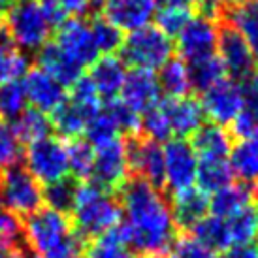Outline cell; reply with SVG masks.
<instances>
[{"mask_svg": "<svg viewBox=\"0 0 258 258\" xmlns=\"http://www.w3.org/2000/svg\"><path fill=\"white\" fill-rule=\"evenodd\" d=\"M104 108L108 109V113L111 115L113 122L117 124V128L121 134H130L136 136L142 126V115H138L134 109H130L121 98H115L111 102H106Z\"/></svg>", "mask_w": 258, "mask_h": 258, "instance_id": "obj_43", "label": "cell"}, {"mask_svg": "<svg viewBox=\"0 0 258 258\" xmlns=\"http://www.w3.org/2000/svg\"><path fill=\"white\" fill-rule=\"evenodd\" d=\"M194 153L198 158H228L232 140L226 130L219 124H204L192 136Z\"/></svg>", "mask_w": 258, "mask_h": 258, "instance_id": "obj_25", "label": "cell"}, {"mask_svg": "<svg viewBox=\"0 0 258 258\" xmlns=\"http://www.w3.org/2000/svg\"><path fill=\"white\" fill-rule=\"evenodd\" d=\"M70 213L79 236H102L121 224V204L113 194L91 181L78 185Z\"/></svg>", "mask_w": 258, "mask_h": 258, "instance_id": "obj_3", "label": "cell"}, {"mask_svg": "<svg viewBox=\"0 0 258 258\" xmlns=\"http://www.w3.org/2000/svg\"><path fill=\"white\" fill-rule=\"evenodd\" d=\"M217 38H219V29L215 21L202 15L192 17L177 34V51L181 60H185L186 64H192L202 58L215 55Z\"/></svg>", "mask_w": 258, "mask_h": 258, "instance_id": "obj_12", "label": "cell"}, {"mask_svg": "<svg viewBox=\"0 0 258 258\" xmlns=\"http://www.w3.org/2000/svg\"><path fill=\"white\" fill-rule=\"evenodd\" d=\"M160 106L168 117L172 136L186 140V138H192L204 126L206 115H204L202 104L196 98H190V96L168 98V100L160 102Z\"/></svg>", "mask_w": 258, "mask_h": 258, "instance_id": "obj_18", "label": "cell"}, {"mask_svg": "<svg viewBox=\"0 0 258 258\" xmlns=\"http://www.w3.org/2000/svg\"><path fill=\"white\" fill-rule=\"evenodd\" d=\"M15 136L21 144H34L38 140L51 136V122L49 117L34 108H27L19 117L10 121Z\"/></svg>", "mask_w": 258, "mask_h": 258, "instance_id": "obj_30", "label": "cell"}, {"mask_svg": "<svg viewBox=\"0 0 258 258\" xmlns=\"http://www.w3.org/2000/svg\"><path fill=\"white\" fill-rule=\"evenodd\" d=\"M119 98L130 109H134L138 115L145 113L147 109L160 104L162 93H160V85H158L155 72L132 70L130 74H126V79H124V85L121 89Z\"/></svg>", "mask_w": 258, "mask_h": 258, "instance_id": "obj_17", "label": "cell"}, {"mask_svg": "<svg viewBox=\"0 0 258 258\" xmlns=\"http://www.w3.org/2000/svg\"><path fill=\"white\" fill-rule=\"evenodd\" d=\"M89 25H91V32H93L94 43L98 47V53L113 55L115 51L121 49L124 38H122V32L115 25L106 21L104 17H94Z\"/></svg>", "mask_w": 258, "mask_h": 258, "instance_id": "obj_39", "label": "cell"}, {"mask_svg": "<svg viewBox=\"0 0 258 258\" xmlns=\"http://www.w3.org/2000/svg\"><path fill=\"white\" fill-rule=\"evenodd\" d=\"M172 215L177 228H188L192 230L204 217L209 213V198L208 194L198 190L196 186L185 192L173 194Z\"/></svg>", "mask_w": 258, "mask_h": 258, "instance_id": "obj_20", "label": "cell"}, {"mask_svg": "<svg viewBox=\"0 0 258 258\" xmlns=\"http://www.w3.org/2000/svg\"><path fill=\"white\" fill-rule=\"evenodd\" d=\"M157 27L166 36H177L183 27L194 17V10L188 6H162L157 14Z\"/></svg>", "mask_w": 258, "mask_h": 258, "instance_id": "obj_41", "label": "cell"}, {"mask_svg": "<svg viewBox=\"0 0 258 258\" xmlns=\"http://www.w3.org/2000/svg\"><path fill=\"white\" fill-rule=\"evenodd\" d=\"M76 188H78V185L72 179L66 177V179H60L57 183H51V185L45 186L43 200L47 202V208L66 213V211H70V208H72Z\"/></svg>", "mask_w": 258, "mask_h": 258, "instance_id": "obj_45", "label": "cell"}, {"mask_svg": "<svg viewBox=\"0 0 258 258\" xmlns=\"http://www.w3.org/2000/svg\"><path fill=\"white\" fill-rule=\"evenodd\" d=\"M29 72V57L15 47L8 32L0 30V85L23 79Z\"/></svg>", "mask_w": 258, "mask_h": 258, "instance_id": "obj_32", "label": "cell"}, {"mask_svg": "<svg viewBox=\"0 0 258 258\" xmlns=\"http://www.w3.org/2000/svg\"><path fill=\"white\" fill-rule=\"evenodd\" d=\"M53 43L72 64L81 70H85L87 66H93L100 58L91 32V25L81 17H70L62 25H58Z\"/></svg>", "mask_w": 258, "mask_h": 258, "instance_id": "obj_10", "label": "cell"}, {"mask_svg": "<svg viewBox=\"0 0 258 258\" xmlns=\"http://www.w3.org/2000/svg\"><path fill=\"white\" fill-rule=\"evenodd\" d=\"M138 258H166V256H162V254H142V256Z\"/></svg>", "mask_w": 258, "mask_h": 258, "instance_id": "obj_55", "label": "cell"}, {"mask_svg": "<svg viewBox=\"0 0 258 258\" xmlns=\"http://www.w3.org/2000/svg\"><path fill=\"white\" fill-rule=\"evenodd\" d=\"M192 237L213 252H224L232 249V239H230L226 219L215 217L211 213H208L196 226H192Z\"/></svg>", "mask_w": 258, "mask_h": 258, "instance_id": "obj_28", "label": "cell"}, {"mask_svg": "<svg viewBox=\"0 0 258 258\" xmlns=\"http://www.w3.org/2000/svg\"><path fill=\"white\" fill-rule=\"evenodd\" d=\"M232 175L243 185H258V136L239 140L228 155Z\"/></svg>", "mask_w": 258, "mask_h": 258, "instance_id": "obj_23", "label": "cell"}, {"mask_svg": "<svg viewBox=\"0 0 258 258\" xmlns=\"http://www.w3.org/2000/svg\"><path fill=\"white\" fill-rule=\"evenodd\" d=\"M2 27H4V17H2V14H0V30H2Z\"/></svg>", "mask_w": 258, "mask_h": 258, "instance_id": "obj_56", "label": "cell"}, {"mask_svg": "<svg viewBox=\"0 0 258 258\" xmlns=\"http://www.w3.org/2000/svg\"><path fill=\"white\" fill-rule=\"evenodd\" d=\"M38 68L57 79L62 87H70L83 76V70L72 64L68 58L58 51V47L53 42H47L42 49L38 51Z\"/></svg>", "mask_w": 258, "mask_h": 258, "instance_id": "obj_26", "label": "cell"}, {"mask_svg": "<svg viewBox=\"0 0 258 258\" xmlns=\"http://www.w3.org/2000/svg\"><path fill=\"white\" fill-rule=\"evenodd\" d=\"M222 258H258V245L249 243L232 247L228 251H224V256Z\"/></svg>", "mask_w": 258, "mask_h": 258, "instance_id": "obj_50", "label": "cell"}, {"mask_svg": "<svg viewBox=\"0 0 258 258\" xmlns=\"http://www.w3.org/2000/svg\"><path fill=\"white\" fill-rule=\"evenodd\" d=\"M51 25L40 0H17L8 12V36L23 53H38L49 42Z\"/></svg>", "mask_w": 258, "mask_h": 258, "instance_id": "obj_5", "label": "cell"}, {"mask_svg": "<svg viewBox=\"0 0 258 258\" xmlns=\"http://www.w3.org/2000/svg\"><path fill=\"white\" fill-rule=\"evenodd\" d=\"M230 232V239H232V247L237 245H249L252 243L258 236V215L256 209L247 208L243 211H239L236 215H232L226 219Z\"/></svg>", "mask_w": 258, "mask_h": 258, "instance_id": "obj_34", "label": "cell"}, {"mask_svg": "<svg viewBox=\"0 0 258 258\" xmlns=\"http://www.w3.org/2000/svg\"><path fill=\"white\" fill-rule=\"evenodd\" d=\"M162 102V100H160ZM140 132H144V136L153 142H168L172 140V130H170V122L166 117L164 109L160 104H157L155 108L147 109L145 113H142V126Z\"/></svg>", "mask_w": 258, "mask_h": 258, "instance_id": "obj_40", "label": "cell"}, {"mask_svg": "<svg viewBox=\"0 0 258 258\" xmlns=\"http://www.w3.org/2000/svg\"><path fill=\"white\" fill-rule=\"evenodd\" d=\"M245 2H252V0H222L224 8L228 6H237V4H245Z\"/></svg>", "mask_w": 258, "mask_h": 258, "instance_id": "obj_54", "label": "cell"}, {"mask_svg": "<svg viewBox=\"0 0 258 258\" xmlns=\"http://www.w3.org/2000/svg\"><path fill=\"white\" fill-rule=\"evenodd\" d=\"M252 206V190L251 186L243 183H230L215 194L209 196V213L221 219L236 215L243 209Z\"/></svg>", "mask_w": 258, "mask_h": 258, "instance_id": "obj_24", "label": "cell"}, {"mask_svg": "<svg viewBox=\"0 0 258 258\" xmlns=\"http://www.w3.org/2000/svg\"><path fill=\"white\" fill-rule=\"evenodd\" d=\"M119 51L124 64L132 66L134 70L155 72L172 58L173 42L157 25H145L142 29L132 30L122 40Z\"/></svg>", "mask_w": 258, "mask_h": 258, "instance_id": "obj_4", "label": "cell"}, {"mask_svg": "<svg viewBox=\"0 0 258 258\" xmlns=\"http://www.w3.org/2000/svg\"><path fill=\"white\" fill-rule=\"evenodd\" d=\"M70 87L72 89H70L68 100L72 102L74 106H78L89 117V121H91L94 115L102 109V98L98 91H96V87H94L93 79L89 78V76H81Z\"/></svg>", "mask_w": 258, "mask_h": 258, "instance_id": "obj_35", "label": "cell"}, {"mask_svg": "<svg viewBox=\"0 0 258 258\" xmlns=\"http://www.w3.org/2000/svg\"><path fill=\"white\" fill-rule=\"evenodd\" d=\"M51 128L57 130V134L70 140H76L81 134H85V126L89 122L87 117L78 106H74L72 102L66 98L53 113H51Z\"/></svg>", "mask_w": 258, "mask_h": 258, "instance_id": "obj_33", "label": "cell"}, {"mask_svg": "<svg viewBox=\"0 0 258 258\" xmlns=\"http://www.w3.org/2000/svg\"><path fill=\"white\" fill-rule=\"evenodd\" d=\"M164 153V179L162 185L172 194H179L196 186L198 157L190 142L175 138L168 140L162 147Z\"/></svg>", "mask_w": 258, "mask_h": 258, "instance_id": "obj_9", "label": "cell"}, {"mask_svg": "<svg viewBox=\"0 0 258 258\" xmlns=\"http://www.w3.org/2000/svg\"><path fill=\"white\" fill-rule=\"evenodd\" d=\"M23 237V224L19 217L8 211H0V251L15 249Z\"/></svg>", "mask_w": 258, "mask_h": 258, "instance_id": "obj_46", "label": "cell"}, {"mask_svg": "<svg viewBox=\"0 0 258 258\" xmlns=\"http://www.w3.org/2000/svg\"><path fill=\"white\" fill-rule=\"evenodd\" d=\"M108 0H89V10H93V12H98V10H102L104 8V4H106Z\"/></svg>", "mask_w": 258, "mask_h": 258, "instance_id": "obj_53", "label": "cell"}, {"mask_svg": "<svg viewBox=\"0 0 258 258\" xmlns=\"http://www.w3.org/2000/svg\"><path fill=\"white\" fill-rule=\"evenodd\" d=\"M85 258H134V249L117 226L102 236L93 237L85 251Z\"/></svg>", "mask_w": 258, "mask_h": 258, "instance_id": "obj_31", "label": "cell"}, {"mask_svg": "<svg viewBox=\"0 0 258 258\" xmlns=\"http://www.w3.org/2000/svg\"><path fill=\"white\" fill-rule=\"evenodd\" d=\"M0 258H32L29 252H25L23 249L15 247V249H8V251H0Z\"/></svg>", "mask_w": 258, "mask_h": 258, "instance_id": "obj_51", "label": "cell"}, {"mask_svg": "<svg viewBox=\"0 0 258 258\" xmlns=\"http://www.w3.org/2000/svg\"><path fill=\"white\" fill-rule=\"evenodd\" d=\"M202 109L213 124L226 126L237 117V113L243 108V93L241 85L236 79L222 78L215 85L208 87L202 93Z\"/></svg>", "mask_w": 258, "mask_h": 258, "instance_id": "obj_11", "label": "cell"}, {"mask_svg": "<svg viewBox=\"0 0 258 258\" xmlns=\"http://www.w3.org/2000/svg\"><path fill=\"white\" fill-rule=\"evenodd\" d=\"M89 78L93 79L102 102H111L119 98L121 94V89L126 79V64L121 60V57L104 55L91 66Z\"/></svg>", "mask_w": 258, "mask_h": 258, "instance_id": "obj_19", "label": "cell"}, {"mask_svg": "<svg viewBox=\"0 0 258 258\" xmlns=\"http://www.w3.org/2000/svg\"><path fill=\"white\" fill-rule=\"evenodd\" d=\"M122 236L132 249L142 254H162L172 249L177 237V226L172 215V206L160 188L147 181H126L121 188Z\"/></svg>", "mask_w": 258, "mask_h": 258, "instance_id": "obj_1", "label": "cell"}, {"mask_svg": "<svg viewBox=\"0 0 258 258\" xmlns=\"http://www.w3.org/2000/svg\"><path fill=\"white\" fill-rule=\"evenodd\" d=\"M243 93V108L232 121V130L239 140L258 136V70L239 81Z\"/></svg>", "mask_w": 258, "mask_h": 258, "instance_id": "obj_21", "label": "cell"}, {"mask_svg": "<svg viewBox=\"0 0 258 258\" xmlns=\"http://www.w3.org/2000/svg\"><path fill=\"white\" fill-rule=\"evenodd\" d=\"M68 153V168L70 173L78 179H87L91 175L94 162V147L87 140L76 138L70 144L66 145Z\"/></svg>", "mask_w": 258, "mask_h": 258, "instance_id": "obj_37", "label": "cell"}, {"mask_svg": "<svg viewBox=\"0 0 258 258\" xmlns=\"http://www.w3.org/2000/svg\"><path fill=\"white\" fill-rule=\"evenodd\" d=\"M62 6L66 15H74V17H81L89 12V0H57Z\"/></svg>", "mask_w": 258, "mask_h": 258, "instance_id": "obj_49", "label": "cell"}, {"mask_svg": "<svg viewBox=\"0 0 258 258\" xmlns=\"http://www.w3.org/2000/svg\"><path fill=\"white\" fill-rule=\"evenodd\" d=\"M85 136H87V142L93 145V147H96V145L106 144L109 140L121 136V132H119L117 124L111 119V115L108 113V109L102 106L100 111L87 122Z\"/></svg>", "mask_w": 258, "mask_h": 258, "instance_id": "obj_42", "label": "cell"}, {"mask_svg": "<svg viewBox=\"0 0 258 258\" xmlns=\"http://www.w3.org/2000/svg\"><path fill=\"white\" fill-rule=\"evenodd\" d=\"M23 237L32 258H78L81 236L66 213L51 208H38L25 217Z\"/></svg>", "mask_w": 258, "mask_h": 258, "instance_id": "obj_2", "label": "cell"}, {"mask_svg": "<svg viewBox=\"0 0 258 258\" xmlns=\"http://www.w3.org/2000/svg\"><path fill=\"white\" fill-rule=\"evenodd\" d=\"M40 8H42L47 23L51 25V29H57L58 25H62L68 19L66 12L62 10V6L58 4L57 0H40Z\"/></svg>", "mask_w": 258, "mask_h": 258, "instance_id": "obj_48", "label": "cell"}, {"mask_svg": "<svg viewBox=\"0 0 258 258\" xmlns=\"http://www.w3.org/2000/svg\"><path fill=\"white\" fill-rule=\"evenodd\" d=\"M128 173V144L121 136L94 147V162L89 175L91 183L111 192L126 185Z\"/></svg>", "mask_w": 258, "mask_h": 258, "instance_id": "obj_8", "label": "cell"}, {"mask_svg": "<svg viewBox=\"0 0 258 258\" xmlns=\"http://www.w3.org/2000/svg\"><path fill=\"white\" fill-rule=\"evenodd\" d=\"M158 10V0H108L102 14L104 19L121 30H138L149 25Z\"/></svg>", "mask_w": 258, "mask_h": 258, "instance_id": "obj_15", "label": "cell"}, {"mask_svg": "<svg viewBox=\"0 0 258 258\" xmlns=\"http://www.w3.org/2000/svg\"><path fill=\"white\" fill-rule=\"evenodd\" d=\"M23 89L27 94V102L32 108L42 113H53L66 100V87H62L57 79L43 72L42 68H29L23 76Z\"/></svg>", "mask_w": 258, "mask_h": 258, "instance_id": "obj_14", "label": "cell"}, {"mask_svg": "<svg viewBox=\"0 0 258 258\" xmlns=\"http://www.w3.org/2000/svg\"><path fill=\"white\" fill-rule=\"evenodd\" d=\"M234 179L230 170L228 158H198L196 185L204 194H215L224 186H228Z\"/></svg>", "mask_w": 258, "mask_h": 258, "instance_id": "obj_27", "label": "cell"}, {"mask_svg": "<svg viewBox=\"0 0 258 258\" xmlns=\"http://www.w3.org/2000/svg\"><path fill=\"white\" fill-rule=\"evenodd\" d=\"M256 215H258V208H256ZM256 239H258V236H256Z\"/></svg>", "mask_w": 258, "mask_h": 258, "instance_id": "obj_57", "label": "cell"}, {"mask_svg": "<svg viewBox=\"0 0 258 258\" xmlns=\"http://www.w3.org/2000/svg\"><path fill=\"white\" fill-rule=\"evenodd\" d=\"M217 49H219V58L226 74L232 79H236L237 83L256 72L254 58H252V53L245 38L228 23H224L219 29Z\"/></svg>", "mask_w": 258, "mask_h": 258, "instance_id": "obj_13", "label": "cell"}, {"mask_svg": "<svg viewBox=\"0 0 258 258\" xmlns=\"http://www.w3.org/2000/svg\"><path fill=\"white\" fill-rule=\"evenodd\" d=\"M17 0H0V14L4 15V14H8L10 12V8L14 6Z\"/></svg>", "mask_w": 258, "mask_h": 258, "instance_id": "obj_52", "label": "cell"}, {"mask_svg": "<svg viewBox=\"0 0 258 258\" xmlns=\"http://www.w3.org/2000/svg\"><path fill=\"white\" fill-rule=\"evenodd\" d=\"M157 79L160 85V93L166 94L168 98H183V96H188V93L192 91L188 64L181 58H170L160 68Z\"/></svg>", "mask_w": 258, "mask_h": 258, "instance_id": "obj_29", "label": "cell"}, {"mask_svg": "<svg viewBox=\"0 0 258 258\" xmlns=\"http://www.w3.org/2000/svg\"><path fill=\"white\" fill-rule=\"evenodd\" d=\"M21 155V142L15 136L12 124L6 119H0V172L17 164Z\"/></svg>", "mask_w": 258, "mask_h": 258, "instance_id": "obj_44", "label": "cell"}, {"mask_svg": "<svg viewBox=\"0 0 258 258\" xmlns=\"http://www.w3.org/2000/svg\"><path fill=\"white\" fill-rule=\"evenodd\" d=\"M222 17L224 23L232 25L245 38L254 58V64L258 66V0L224 8Z\"/></svg>", "mask_w": 258, "mask_h": 258, "instance_id": "obj_22", "label": "cell"}, {"mask_svg": "<svg viewBox=\"0 0 258 258\" xmlns=\"http://www.w3.org/2000/svg\"><path fill=\"white\" fill-rule=\"evenodd\" d=\"M43 190L23 166H12L0 173V206L15 217H29L42 208Z\"/></svg>", "mask_w": 258, "mask_h": 258, "instance_id": "obj_6", "label": "cell"}, {"mask_svg": "<svg viewBox=\"0 0 258 258\" xmlns=\"http://www.w3.org/2000/svg\"><path fill=\"white\" fill-rule=\"evenodd\" d=\"M188 72H190V81H192V89L196 91H206L208 87L215 85L217 81L226 78V70L222 66L219 55H211L208 58H202L198 62L188 64Z\"/></svg>", "mask_w": 258, "mask_h": 258, "instance_id": "obj_36", "label": "cell"}, {"mask_svg": "<svg viewBox=\"0 0 258 258\" xmlns=\"http://www.w3.org/2000/svg\"><path fill=\"white\" fill-rule=\"evenodd\" d=\"M128 162L130 170L138 173L140 179L151 185L160 186L164 179V153L158 142L140 138L128 144Z\"/></svg>", "mask_w": 258, "mask_h": 258, "instance_id": "obj_16", "label": "cell"}, {"mask_svg": "<svg viewBox=\"0 0 258 258\" xmlns=\"http://www.w3.org/2000/svg\"><path fill=\"white\" fill-rule=\"evenodd\" d=\"M27 104L29 102H27V94H25L21 79L8 81V83L0 85V115L8 122L19 117L27 109Z\"/></svg>", "mask_w": 258, "mask_h": 258, "instance_id": "obj_38", "label": "cell"}, {"mask_svg": "<svg viewBox=\"0 0 258 258\" xmlns=\"http://www.w3.org/2000/svg\"><path fill=\"white\" fill-rule=\"evenodd\" d=\"M25 170L40 185L45 186L66 179L70 173L66 144L55 136H47L34 144H29L25 151Z\"/></svg>", "mask_w": 258, "mask_h": 258, "instance_id": "obj_7", "label": "cell"}, {"mask_svg": "<svg viewBox=\"0 0 258 258\" xmlns=\"http://www.w3.org/2000/svg\"><path fill=\"white\" fill-rule=\"evenodd\" d=\"M170 258H217V256L215 252L206 249L194 237H185V239H179V241L173 243Z\"/></svg>", "mask_w": 258, "mask_h": 258, "instance_id": "obj_47", "label": "cell"}]
</instances>
